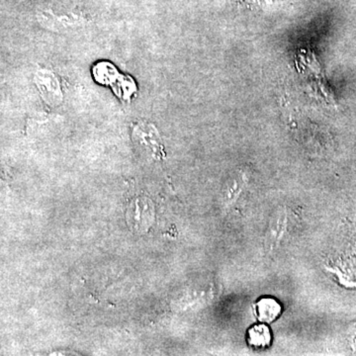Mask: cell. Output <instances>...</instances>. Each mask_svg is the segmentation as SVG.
<instances>
[{
  "label": "cell",
  "mask_w": 356,
  "mask_h": 356,
  "mask_svg": "<svg viewBox=\"0 0 356 356\" xmlns=\"http://www.w3.org/2000/svg\"><path fill=\"white\" fill-rule=\"evenodd\" d=\"M271 334L266 325H257L248 331V343L257 348H264L270 344Z\"/></svg>",
  "instance_id": "2"
},
{
  "label": "cell",
  "mask_w": 356,
  "mask_h": 356,
  "mask_svg": "<svg viewBox=\"0 0 356 356\" xmlns=\"http://www.w3.org/2000/svg\"><path fill=\"white\" fill-rule=\"evenodd\" d=\"M281 307L275 300L261 299L257 304V315L262 323H271L280 315Z\"/></svg>",
  "instance_id": "1"
}]
</instances>
